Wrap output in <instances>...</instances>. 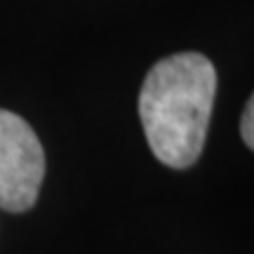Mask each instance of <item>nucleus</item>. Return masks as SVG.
<instances>
[{
    "label": "nucleus",
    "instance_id": "7ed1b4c3",
    "mask_svg": "<svg viewBox=\"0 0 254 254\" xmlns=\"http://www.w3.org/2000/svg\"><path fill=\"white\" fill-rule=\"evenodd\" d=\"M254 99L250 97L247 101L245 111H243V120H240V136H243V141H245L250 148L254 146Z\"/></svg>",
    "mask_w": 254,
    "mask_h": 254
},
{
    "label": "nucleus",
    "instance_id": "f257e3e1",
    "mask_svg": "<svg viewBox=\"0 0 254 254\" xmlns=\"http://www.w3.org/2000/svg\"><path fill=\"white\" fill-rule=\"evenodd\" d=\"M217 92L214 64L200 52L160 59L139 92V118L153 155L167 167H190L202 153Z\"/></svg>",
    "mask_w": 254,
    "mask_h": 254
},
{
    "label": "nucleus",
    "instance_id": "f03ea898",
    "mask_svg": "<svg viewBox=\"0 0 254 254\" xmlns=\"http://www.w3.org/2000/svg\"><path fill=\"white\" fill-rule=\"evenodd\" d=\"M45 177V153L26 120L0 109V207L26 212L36 205Z\"/></svg>",
    "mask_w": 254,
    "mask_h": 254
}]
</instances>
